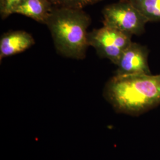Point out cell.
I'll use <instances>...</instances> for the list:
<instances>
[{
    "mask_svg": "<svg viewBox=\"0 0 160 160\" xmlns=\"http://www.w3.org/2000/svg\"><path fill=\"white\" fill-rule=\"evenodd\" d=\"M103 96L119 113L139 116L160 104V74L115 75Z\"/></svg>",
    "mask_w": 160,
    "mask_h": 160,
    "instance_id": "obj_1",
    "label": "cell"
},
{
    "mask_svg": "<svg viewBox=\"0 0 160 160\" xmlns=\"http://www.w3.org/2000/svg\"><path fill=\"white\" fill-rule=\"evenodd\" d=\"M90 16L82 9L54 7L46 25L58 53L63 57L82 60L89 46L87 29Z\"/></svg>",
    "mask_w": 160,
    "mask_h": 160,
    "instance_id": "obj_2",
    "label": "cell"
},
{
    "mask_svg": "<svg viewBox=\"0 0 160 160\" xmlns=\"http://www.w3.org/2000/svg\"><path fill=\"white\" fill-rule=\"evenodd\" d=\"M103 26L118 29L132 36L145 32L148 22L129 0H120L105 6L102 10Z\"/></svg>",
    "mask_w": 160,
    "mask_h": 160,
    "instance_id": "obj_3",
    "label": "cell"
},
{
    "mask_svg": "<svg viewBox=\"0 0 160 160\" xmlns=\"http://www.w3.org/2000/svg\"><path fill=\"white\" fill-rule=\"evenodd\" d=\"M132 37L118 29L103 26L88 33V42L100 57L107 58L116 65L123 52L131 44Z\"/></svg>",
    "mask_w": 160,
    "mask_h": 160,
    "instance_id": "obj_4",
    "label": "cell"
},
{
    "mask_svg": "<svg viewBox=\"0 0 160 160\" xmlns=\"http://www.w3.org/2000/svg\"><path fill=\"white\" fill-rule=\"evenodd\" d=\"M148 53L146 46L132 42L116 64V75L151 74L148 63Z\"/></svg>",
    "mask_w": 160,
    "mask_h": 160,
    "instance_id": "obj_5",
    "label": "cell"
},
{
    "mask_svg": "<svg viewBox=\"0 0 160 160\" xmlns=\"http://www.w3.org/2000/svg\"><path fill=\"white\" fill-rule=\"evenodd\" d=\"M34 43L33 36L24 30L5 33L0 39V59L25 51Z\"/></svg>",
    "mask_w": 160,
    "mask_h": 160,
    "instance_id": "obj_6",
    "label": "cell"
},
{
    "mask_svg": "<svg viewBox=\"0 0 160 160\" xmlns=\"http://www.w3.org/2000/svg\"><path fill=\"white\" fill-rule=\"evenodd\" d=\"M53 7L49 0H24L16 8L14 14H22L46 24Z\"/></svg>",
    "mask_w": 160,
    "mask_h": 160,
    "instance_id": "obj_7",
    "label": "cell"
},
{
    "mask_svg": "<svg viewBox=\"0 0 160 160\" xmlns=\"http://www.w3.org/2000/svg\"><path fill=\"white\" fill-rule=\"evenodd\" d=\"M148 22H160V0H129Z\"/></svg>",
    "mask_w": 160,
    "mask_h": 160,
    "instance_id": "obj_8",
    "label": "cell"
},
{
    "mask_svg": "<svg viewBox=\"0 0 160 160\" xmlns=\"http://www.w3.org/2000/svg\"><path fill=\"white\" fill-rule=\"evenodd\" d=\"M54 7L82 9L100 2L103 0H49Z\"/></svg>",
    "mask_w": 160,
    "mask_h": 160,
    "instance_id": "obj_9",
    "label": "cell"
},
{
    "mask_svg": "<svg viewBox=\"0 0 160 160\" xmlns=\"http://www.w3.org/2000/svg\"><path fill=\"white\" fill-rule=\"evenodd\" d=\"M24 0H0V14L2 19H6L14 13V11Z\"/></svg>",
    "mask_w": 160,
    "mask_h": 160,
    "instance_id": "obj_10",
    "label": "cell"
}]
</instances>
